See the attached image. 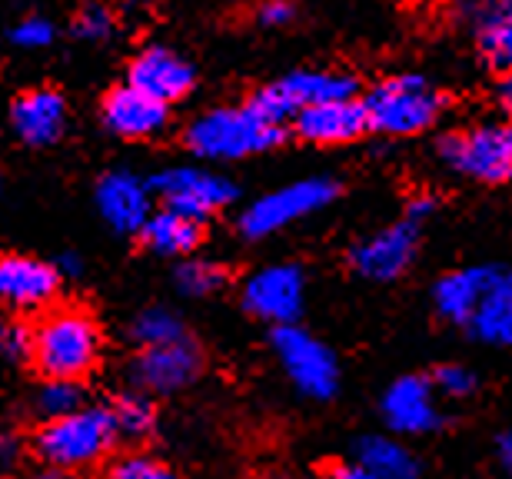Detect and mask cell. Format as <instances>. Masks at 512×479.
<instances>
[{
    "label": "cell",
    "mask_w": 512,
    "mask_h": 479,
    "mask_svg": "<svg viewBox=\"0 0 512 479\" xmlns=\"http://www.w3.org/2000/svg\"><path fill=\"white\" fill-rule=\"evenodd\" d=\"M100 350H104L100 323L77 303L50 307L30 326L27 360L47 383H80L97 370Z\"/></svg>",
    "instance_id": "cell-1"
},
{
    "label": "cell",
    "mask_w": 512,
    "mask_h": 479,
    "mask_svg": "<svg viewBox=\"0 0 512 479\" xmlns=\"http://www.w3.org/2000/svg\"><path fill=\"white\" fill-rule=\"evenodd\" d=\"M117 440L120 436L107 406H80L77 413L40 423L34 440H30V450L44 466L74 473L110 456Z\"/></svg>",
    "instance_id": "cell-2"
},
{
    "label": "cell",
    "mask_w": 512,
    "mask_h": 479,
    "mask_svg": "<svg viewBox=\"0 0 512 479\" xmlns=\"http://www.w3.org/2000/svg\"><path fill=\"white\" fill-rule=\"evenodd\" d=\"M366 124L376 134L413 137L423 134L443 114V94L419 74H399L376 84L363 100Z\"/></svg>",
    "instance_id": "cell-3"
},
{
    "label": "cell",
    "mask_w": 512,
    "mask_h": 479,
    "mask_svg": "<svg viewBox=\"0 0 512 479\" xmlns=\"http://www.w3.org/2000/svg\"><path fill=\"white\" fill-rule=\"evenodd\" d=\"M183 140L203 160H243L280 147L286 140V127L266 124L247 107H220L193 120Z\"/></svg>",
    "instance_id": "cell-4"
},
{
    "label": "cell",
    "mask_w": 512,
    "mask_h": 479,
    "mask_svg": "<svg viewBox=\"0 0 512 479\" xmlns=\"http://www.w3.org/2000/svg\"><path fill=\"white\" fill-rule=\"evenodd\" d=\"M340 193V183L330 177H310V180H296L290 187L266 193L256 203H250L240 217V233L247 240H260L270 237V233L290 227V223L310 217L326 203L336 200Z\"/></svg>",
    "instance_id": "cell-5"
},
{
    "label": "cell",
    "mask_w": 512,
    "mask_h": 479,
    "mask_svg": "<svg viewBox=\"0 0 512 479\" xmlns=\"http://www.w3.org/2000/svg\"><path fill=\"white\" fill-rule=\"evenodd\" d=\"M273 350L296 390H303L313 400H333V393L340 390V366H336L330 346L306 333L303 326L290 323L273 330Z\"/></svg>",
    "instance_id": "cell-6"
},
{
    "label": "cell",
    "mask_w": 512,
    "mask_h": 479,
    "mask_svg": "<svg viewBox=\"0 0 512 479\" xmlns=\"http://www.w3.org/2000/svg\"><path fill=\"white\" fill-rule=\"evenodd\" d=\"M439 154L453 170L483 183H506L512 177V130L506 124H486L446 134Z\"/></svg>",
    "instance_id": "cell-7"
},
{
    "label": "cell",
    "mask_w": 512,
    "mask_h": 479,
    "mask_svg": "<svg viewBox=\"0 0 512 479\" xmlns=\"http://www.w3.org/2000/svg\"><path fill=\"white\" fill-rule=\"evenodd\" d=\"M150 193H157L167 210H177L183 217L200 220L210 213H220L237 200V187L233 180L220 177V173L200 170V167H173L157 173L150 183Z\"/></svg>",
    "instance_id": "cell-8"
},
{
    "label": "cell",
    "mask_w": 512,
    "mask_h": 479,
    "mask_svg": "<svg viewBox=\"0 0 512 479\" xmlns=\"http://www.w3.org/2000/svg\"><path fill=\"white\" fill-rule=\"evenodd\" d=\"M203 373V350L193 336H183L177 343L140 350L130 363V380L137 393H177L190 386Z\"/></svg>",
    "instance_id": "cell-9"
},
{
    "label": "cell",
    "mask_w": 512,
    "mask_h": 479,
    "mask_svg": "<svg viewBox=\"0 0 512 479\" xmlns=\"http://www.w3.org/2000/svg\"><path fill=\"white\" fill-rule=\"evenodd\" d=\"M306 280L296 263H276L253 273L243 287V307L273 326H290L303 313Z\"/></svg>",
    "instance_id": "cell-10"
},
{
    "label": "cell",
    "mask_w": 512,
    "mask_h": 479,
    "mask_svg": "<svg viewBox=\"0 0 512 479\" xmlns=\"http://www.w3.org/2000/svg\"><path fill=\"white\" fill-rule=\"evenodd\" d=\"M416 250H419V223L403 217L393 227L380 230L376 237L363 240L350 253V263L366 280H396L409 270Z\"/></svg>",
    "instance_id": "cell-11"
},
{
    "label": "cell",
    "mask_w": 512,
    "mask_h": 479,
    "mask_svg": "<svg viewBox=\"0 0 512 479\" xmlns=\"http://www.w3.org/2000/svg\"><path fill=\"white\" fill-rule=\"evenodd\" d=\"M60 273L54 263L4 253L0 257V303L14 310H40L57 297Z\"/></svg>",
    "instance_id": "cell-12"
},
{
    "label": "cell",
    "mask_w": 512,
    "mask_h": 479,
    "mask_svg": "<svg viewBox=\"0 0 512 479\" xmlns=\"http://www.w3.org/2000/svg\"><path fill=\"white\" fill-rule=\"evenodd\" d=\"M127 87L170 107L173 100L187 97L193 90V67L167 47H147L133 57L127 70Z\"/></svg>",
    "instance_id": "cell-13"
},
{
    "label": "cell",
    "mask_w": 512,
    "mask_h": 479,
    "mask_svg": "<svg viewBox=\"0 0 512 479\" xmlns=\"http://www.w3.org/2000/svg\"><path fill=\"white\" fill-rule=\"evenodd\" d=\"M383 416L396 433H436L443 426L436 390L426 376H399L383 393Z\"/></svg>",
    "instance_id": "cell-14"
},
{
    "label": "cell",
    "mask_w": 512,
    "mask_h": 479,
    "mask_svg": "<svg viewBox=\"0 0 512 479\" xmlns=\"http://www.w3.org/2000/svg\"><path fill=\"white\" fill-rule=\"evenodd\" d=\"M296 137L316 147H340L350 140H360L370 124H366V110L360 97L353 100H330V104L306 107L293 117Z\"/></svg>",
    "instance_id": "cell-15"
},
{
    "label": "cell",
    "mask_w": 512,
    "mask_h": 479,
    "mask_svg": "<svg viewBox=\"0 0 512 479\" xmlns=\"http://www.w3.org/2000/svg\"><path fill=\"white\" fill-rule=\"evenodd\" d=\"M97 207L114 230L140 233V227L153 213V193L137 173L114 170V173H104L97 183Z\"/></svg>",
    "instance_id": "cell-16"
},
{
    "label": "cell",
    "mask_w": 512,
    "mask_h": 479,
    "mask_svg": "<svg viewBox=\"0 0 512 479\" xmlns=\"http://www.w3.org/2000/svg\"><path fill=\"white\" fill-rule=\"evenodd\" d=\"M10 124H14L17 137L30 147L57 144L67 127V100L50 87L24 90L10 104Z\"/></svg>",
    "instance_id": "cell-17"
},
{
    "label": "cell",
    "mask_w": 512,
    "mask_h": 479,
    "mask_svg": "<svg viewBox=\"0 0 512 479\" xmlns=\"http://www.w3.org/2000/svg\"><path fill=\"white\" fill-rule=\"evenodd\" d=\"M100 117L110 134L124 137V140H147L157 130L167 127L170 120V107L157 104V100L137 94L133 87H114L104 97V107H100Z\"/></svg>",
    "instance_id": "cell-18"
},
{
    "label": "cell",
    "mask_w": 512,
    "mask_h": 479,
    "mask_svg": "<svg viewBox=\"0 0 512 479\" xmlns=\"http://www.w3.org/2000/svg\"><path fill=\"white\" fill-rule=\"evenodd\" d=\"M499 273H503V267H466V270H453V273H446V277H439L433 290L436 310L443 313L446 320L466 326L469 317H473L476 303L493 287Z\"/></svg>",
    "instance_id": "cell-19"
},
{
    "label": "cell",
    "mask_w": 512,
    "mask_h": 479,
    "mask_svg": "<svg viewBox=\"0 0 512 479\" xmlns=\"http://www.w3.org/2000/svg\"><path fill=\"white\" fill-rule=\"evenodd\" d=\"M143 247L160 257H187L203 243V223L183 217L177 210H153L140 227Z\"/></svg>",
    "instance_id": "cell-20"
},
{
    "label": "cell",
    "mask_w": 512,
    "mask_h": 479,
    "mask_svg": "<svg viewBox=\"0 0 512 479\" xmlns=\"http://www.w3.org/2000/svg\"><path fill=\"white\" fill-rule=\"evenodd\" d=\"M286 97L293 100L296 114L316 104H330V100H353L360 84L353 74H333V70H296V74L280 80Z\"/></svg>",
    "instance_id": "cell-21"
},
{
    "label": "cell",
    "mask_w": 512,
    "mask_h": 479,
    "mask_svg": "<svg viewBox=\"0 0 512 479\" xmlns=\"http://www.w3.org/2000/svg\"><path fill=\"white\" fill-rule=\"evenodd\" d=\"M469 333L479 336L486 343L503 346L512 340V277L503 270L496 283L483 293V300L476 303L473 317H469Z\"/></svg>",
    "instance_id": "cell-22"
},
{
    "label": "cell",
    "mask_w": 512,
    "mask_h": 479,
    "mask_svg": "<svg viewBox=\"0 0 512 479\" xmlns=\"http://www.w3.org/2000/svg\"><path fill=\"white\" fill-rule=\"evenodd\" d=\"M473 27L486 64L499 70V74H506L512 67V7L503 4V0L499 4L473 7Z\"/></svg>",
    "instance_id": "cell-23"
},
{
    "label": "cell",
    "mask_w": 512,
    "mask_h": 479,
    "mask_svg": "<svg viewBox=\"0 0 512 479\" xmlns=\"http://www.w3.org/2000/svg\"><path fill=\"white\" fill-rule=\"evenodd\" d=\"M356 466H363L366 473L376 479H416L419 476V460L406 450L403 443L389 440V436H363L356 443Z\"/></svg>",
    "instance_id": "cell-24"
},
{
    "label": "cell",
    "mask_w": 512,
    "mask_h": 479,
    "mask_svg": "<svg viewBox=\"0 0 512 479\" xmlns=\"http://www.w3.org/2000/svg\"><path fill=\"white\" fill-rule=\"evenodd\" d=\"M110 416H114V426H117V436L120 440H130V443H140L153 436L157 430V406H153L150 396L143 393H120L114 403L107 406Z\"/></svg>",
    "instance_id": "cell-25"
},
{
    "label": "cell",
    "mask_w": 512,
    "mask_h": 479,
    "mask_svg": "<svg viewBox=\"0 0 512 479\" xmlns=\"http://www.w3.org/2000/svg\"><path fill=\"white\" fill-rule=\"evenodd\" d=\"M187 326L177 317L173 310L167 307H147L140 310L137 317L130 323V340L140 346V350H153V346H167V343H177L183 340Z\"/></svg>",
    "instance_id": "cell-26"
},
{
    "label": "cell",
    "mask_w": 512,
    "mask_h": 479,
    "mask_svg": "<svg viewBox=\"0 0 512 479\" xmlns=\"http://www.w3.org/2000/svg\"><path fill=\"white\" fill-rule=\"evenodd\" d=\"M173 280H177L180 293H187V297H210V293L227 287L230 273L227 267L210 260H183L177 273H173Z\"/></svg>",
    "instance_id": "cell-27"
},
{
    "label": "cell",
    "mask_w": 512,
    "mask_h": 479,
    "mask_svg": "<svg viewBox=\"0 0 512 479\" xmlns=\"http://www.w3.org/2000/svg\"><path fill=\"white\" fill-rule=\"evenodd\" d=\"M100 479H180L173 466L147 453H120L107 463Z\"/></svg>",
    "instance_id": "cell-28"
},
{
    "label": "cell",
    "mask_w": 512,
    "mask_h": 479,
    "mask_svg": "<svg viewBox=\"0 0 512 479\" xmlns=\"http://www.w3.org/2000/svg\"><path fill=\"white\" fill-rule=\"evenodd\" d=\"M80 406H84L80 383H47L37 396V410L44 413V420H60L67 413H77Z\"/></svg>",
    "instance_id": "cell-29"
},
{
    "label": "cell",
    "mask_w": 512,
    "mask_h": 479,
    "mask_svg": "<svg viewBox=\"0 0 512 479\" xmlns=\"http://www.w3.org/2000/svg\"><path fill=\"white\" fill-rule=\"evenodd\" d=\"M433 390L449 396V400H463L476 390V373L469 366H459V363H443L433 370Z\"/></svg>",
    "instance_id": "cell-30"
},
{
    "label": "cell",
    "mask_w": 512,
    "mask_h": 479,
    "mask_svg": "<svg viewBox=\"0 0 512 479\" xmlns=\"http://www.w3.org/2000/svg\"><path fill=\"white\" fill-rule=\"evenodd\" d=\"M114 14L110 7H100V4H90L84 10H77L74 17V34L84 37V40H104L114 34Z\"/></svg>",
    "instance_id": "cell-31"
},
{
    "label": "cell",
    "mask_w": 512,
    "mask_h": 479,
    "mask_svg": "<svg viewBox=\"0 0 512 479\" xmlns=\"http://www.w3.org/2000/svg\"><path fill=\"white\" fill-rule=\"evenodd\" d=\"M10 40L17 47H27V50H37V47H47L54 40V24L44 17H20L14 27H10Z\"/></svg>",
    "instance_id": "cell-32"
},
{
    "label": "cell",
    "mask_w": 512,
    "mask_h": 479,
    "mask_svg": "<svg viewBox=\"0 0 512 479\" xmlns=\"http://www.w3.org/2000/svg\"><path fill=\"white\" fill-rule=\"evenodd\" d=\"M27 346H30V326L0 320V360L10 363L27 360Z\"/></svg>",
    "instance_id": "cell-33"
},
{
    "label": "cell",
    "mask_w": 512,
    "mask_h": 479,
    "mask_svg": "<svg viewBox=\"0 0 512 479\" xmlns=\"http://www.w3.org/2000/svg\"><path fill=\"white\" fill-rule=\"evenodd\" d=\"M293 17H296V7L290 4H263L256 10V20H260L263 27H286Z\"/></svg>",
    "instance_id": "cell-34"
},
{
    "label": "cell",
    "mask_w": 512,
    "mask_h": 479,
    "mask_svg": "<svg viewBox=\"0 0 512 479\" xmlns=\"http://www.w3.org/2000/svg\"><path fill=\"white\" fill-rule=\"evenodd\" d=\"M320 476L323 479H376L373 473H366L363 466L356 463H343V460H330L320 466Z\"/></svg>",
    "instance_id": "cell-35"
},
{
    "label": "cell",
    "mask_w": 512,
    "mask_h": 479,
    "mask_svg": "<svg viewBox=\"0 0 512 479\" xmlns=\"http://www.w3.org/2000/svg\"><path fill=\"white\" fill-rule=\"evenodd\" d=\"M433 210H436V200L429 197V193H419V197H413V200L406 203V220L419 223V220H426Z\"/></svg>",
    "instance_id": "cell-36"
},
{
    "label": "cell",
    "mask_w": 512,
    "mask_h": 479,
    "mask_svg": "<svg viewBox=\"0 0 512 479\" xmlns=\"http://www.w3.org/2000/svg\"><path fill=\"white\" fill-rule=\"evenodd\" d=\"M17 456H20V443L10 433H0V473L14 470Z\"/></svg>",
    "instance_id": "cell-37"
},
{
    "label": "cell",
    "mask_w": 512,
    "mask_h": 479,
    "mask_svg": "<svg viewBox=\"0 0 512 479\" xmlns=\"http://www.w3.org/2000/svg\"><path fill=\"white\" fill-rule=\"evenodd\" d=\"M54 267H57L60 277H64V273H70V277H77V273H80V267H84V263H80L77 253H64V257H60V260L54 263Z\"/></svg>",
    "instance_id": "cell-38"
},
{
    "label": "cell",
    "mask_w": 512,
    "mask_h": 479,
    "mask_svg": "<svg viewBox=\"0 0 512 479\" xmlns=\"http://www.w3.org/2000/svg\"><path fill=\"white\" fill-rule=\"evenodd\" d=\"M496 450H499V463L512 470V436L509 433H499L496 436Z\"/></svg>",
    "instance_id": "cell-39"
},
{
    "label": "cell",
    "mask_w": 512,
    "mask_h": 479,
    "mask_svg": "<svg viewBox=\"0 0 512 479\" xmlns=\"http://www.w3.org/2000/svg\"><path fill=\"white\" fill-rule=\"evenodd\" d=\"M34 479H77L74 473H67V470H54V466H44Z\"/></svg>",
    "instance_id": "cell-40"
}]
</instances>
